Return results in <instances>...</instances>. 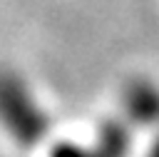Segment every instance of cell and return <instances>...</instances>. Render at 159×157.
Returning <instances> with one entry per match:
<instances>
[{
    "instance_id": "2",
    "label": "cell",
    "mask_w": 159,
    "mask_h": 157,
    "mask_svg": "<svg viewBox=\"0 0 159 157\" xmlns=\"http://www.w3.org/2000/svg\"><path fill=\"white\" fill-rule=\"evenodd\" d=\"M129 145L132 140H129V130L124 127V122L109 120L99 127V135L92 147L62 142L52 150V157H127Z\"/></svg>"
},
{
    "instance_id": "1",
    "label": "cell",
    "mask_w": 159,
    "mask_h": 157,
    "mask_svg": "<svg viewBox=\"0 0 159 157\" xmlns=\"http://www.w3.org/2000/svg\"><path fill=\"white\" fill-rule=\"evenodd\" d=\"M0 125L17 145H35L47 132V115L35 102L27 85L15 75L0 70Z\"/></svg>"
},
{
    "instance_id": "4",
    "label": "cell",
    "mask_w": 159,
    "mask_h": 157,
    "mask_svg": "<svg viewBox=\"0 0 159 157\" xmlns=\"http://www.w3.org/2000/svg\"><path fill=\"white\" fill-rule=\"evenodd\" d=\"M149 157H159V137L154 140V145H152V150H149Z\"/></svg>"
},
{
    "instance_id": "3",
    "label": "cell",
    "mask_w": 159,
    "mask_h": 157,
    "mask_svg": "<svg viewBox=\"0 0 159 157\" xmlns=\"http://www.w3.org/2000/svg\"><path fill=\"white\" fill-rule=\"evenodd\" d=\"M124 112L132 122H159V87L149 80H134L124 90Z\"/></svg>"
}]
</instances>
